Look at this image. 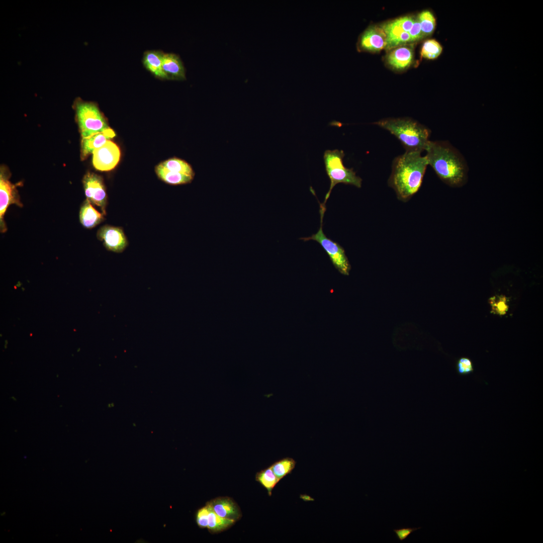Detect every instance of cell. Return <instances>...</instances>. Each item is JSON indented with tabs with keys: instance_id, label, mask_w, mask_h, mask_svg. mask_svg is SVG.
<instances>
[{
	"instance_id": "1",
	"label": "cell",
	"mask_w": 543,
	"mask_h": 543,
	"mask_svg": "<svg viewBox=\"0 0 543 543\" xmlns=\"http://www.w3.org/2000/svg\"><path fill=\"white\" fill-rule=\"evenodd\" d=\"M425 151L428 164L444 183L454 188L466 184L469 172L467 161L449 142L430 140Z\"/></svg>"
},
{
	"instance_id": "2",
	"label": "cell",
	"mask_w": 543,
	"mask_h": 543,
	"mask_svg": "<svg viewBox=\"0 0 543 543\" xmlns=\"http://www.w3.org/2000/svg\"><path fill=\"white\" fill-rule=\"evenodd\" d=\"M419 151H407L393 160L388 183L398 197L407 201L419 189L428 162Z\"/></svg>"
},
{
	"instance_id": "3",
	"label": "cell",
	"mask_w": 543,
	"mask_h": 543,
	"mask_svg": "<svg viewBox=\"0 0 543 543\" xmlns=\"http://www.w3.org/2000/svg\"><path fill=\"white\" fill-rule=\"evenodd\" d=\"M373 124L394 135L407 151L422 152L430 141L429 128L411 118H386Z\"/></svg>"
},
{
	"instance_id": "4",
	"label": "cell",
	"mask_w": 543,
	"mask_h": 543,
	"mask_svg": "<svg viewBox=\"0 0 543 543\" xmlns=\"http://www.w3.org/2000/svg\"><path fill=\"white\" fill-rule=\"evenodd\" d=\"M344 153L338 149L326 150L323 155L325 168L330 181V187L326 193L322 205L325 204L329 198L333 188L340 183L350 185L358 188L361 187L362 179L356 175L352 168H348L343 163Z\"/></svg>"
},
{
	"instance_id": "5",
	"label": "cell",
	"mask_w": 543,
	"mask_h": 543,
	"mask_svg": "<svg viewBox=\"0 0 543 543\" xmlns=\"http://www.w3.org/2000/svg\"><path fill=\"white\" fill-rule=\"evenodd\" d=\"M73 107L82 139L110 128L96 103L77 99Z\"/></svg>"
},
{
	"instance_id": "6",
	"label": "cell",
	"mask_w": 543,
	"mask_h": 543,
	"mask_svg": "<svg viewBox=\"0 0 543 543\" xmlns=\"http://www.w3.org/2000/svg\"><path fill=\"white\" fill-rule=\"evenodd\" d=\"M325 211V206L320 204V226L319 230L310 237H303L300 239L304 241L312 240L319 243L329 256L335 267L341 274L347 276L349 274L351 266L343 248L328 238L323 232V219Z\"/></svg>"
},
{
	"instance_id": "7",
	"label": "cell",
	"mask_w": 543,
	"mask_h": 543,
	"mask_svg": "<svg viewBox=\"0 0 543 543\" xmlns=\"http://www.w3.org/2000/svg\"><path fill=\"white\" fill-rule=\"evenodd\" d=\"M120 156L121 151L119 146L109 140L94 150L93 153V164L97 170L109 171L116 166Z\"/></svg>"
},
{
	"instance_id": "8",
	"label": "cell",
	"mask_w": 543,
	"mask_h": 543,
	"mask_svg": "<svg viewBox=\"0 0 543 543\" xmlns=\"http://www.w3.org/2000/svg\"><path fill=\"white\" fill-rule=\"evenodd\" d=\"M82 182L87 200L100 207L105 215L107 197L103 178L97 174L87 172Z\"/></svg>"
},
{
	"instance_id": "9",
	"label": "cell",
	"mask_w": 543,
	"mask_h": 543,
	"mask_svg": "<svg viewBox=\"0 0 543 543\" xmlns=\"http://www.w3.org/2000/svg\"><path fill=\"white\" fill-rule=\"evenodd\" d=\"M97 237L103 241L107 249L115 252H122L128 245L124 231L120 227L104 226L98 230Z\"/></svg>"
},
{
	"instance_id": "10",
	"label": "cell",
	"mask_w": 543,
	"mask_h": 543,
	"mask_svg": "<svg viewBox=\"0 0 543 543\" xmlns=\"http://www.w3.org/2000/svg\"><path fill=\"white\" fill-rule=\"evenodd\" d=\"M386 37L380 27L369 26L360 35L357 42L359 50L378 52L385 47Z\"/></svg>"
},
{
	"instance_id": "11",
	"label": "cell",
	"mask_w": 543,
	"mask_h": 543,
	"mask_svg": "<svg viewBox=\"0 0 543 543\" xmlns=\"http://www.w3.org/2000/svg\"><path fill=\"white\" fill-rule=\"evenodd\" d=\"M22 206L18 198L16 187L1 172L0 177V221L1 231L5 232L6 225L4 217L8 207L12 204Z\"/></svg>"
},
{
	"instance_id": "12",
	"label": "cell",
	"mask_w": 543,
	"mask_h": 543,
	"mask_svg": "<svg viewBox=\"0 0 543 543\" xmlns=\"http://www.w3.org/2000/svg\"><path fill=\"white\" fill-rule=\"evenodd\" d=\"M206 504L221 517L235 521L241 517L242 514L239 507L229 497H217L208 502Z\"/></svg>"
},
{
	"instance_id": "13",
	"label": "cell",
	"mask_w": 543,
	"mask_h": 543,
	"mask_svg": "<svg viewBox=\"0 0 543 543\" xmlns=\"http://www.w3.org/2000/svg\"><path fill=\"white\" fill-rule=\"evenodd\" d=\"M380 27L385 35V48L386 50L394 49L410 42L409 33L403 30L394 20L383 24Z\"/></svg>"
},
{
	"instance_id": "14",
	"label": "cell",
	"mask_w": 543,
	"mask_h": 543,
	"mask_svg": "<svg viewBox=\"0 0 543 543\" xmlns=\"http://www.w3.org/2000/svg\"><path fill=\"white\" fill-rule=\"evenodd\" d=\"M162 68L167 79L182 80L186 78L184 65L177 54L164 53Z\"/></svg>"
},
{
	"instance_id": "15",
	"label": "cell",
	"mask_w": 543,
	"mask_h": 543,
	"mask_svg": "<svg viewBox=\"0 0 543 543\" xmlns=\"http://www.w3.org/2000/svg\"><path fill=\"white\" fill-rule=\"evenodd\" d=\"M388 63L393 68L403 70L409 67L413 59V49L408 46L394 48L387 56Z\"/></svg>"
},
{
	"instance_id": "16",
	"label": "cell",
	"mask_w": 543,
	"mask_h": 543,
	"mask_svg": "<svg viewBox=\"0 0 543 543\" xmlns=\"http://www.w3.org/2000/svg\"><path fill=\"white\" fill-rule=\"evenodd\" d=\"M115 135L114 131L109 128L102 132L82 139L81 149L82 159H84L88 155L93 153L95 149L102 146L107 141L114 138Z\"/></svg>"
},
{
	"instance_id": "17",
	"label": "cell",
	"mask_w": 543,
	"mask_h": 543,
	"mask_svg": "<svg viewBox=\"0 0 543 543\" xmlns=\"http://www.w3.org/2000/svg\"><path fill=\"white\" fill-rule=\"evenodd\" d=\"M164 53L160 50H148L144 52L143 64L147 70L159 79H167L162 68Z\"/></svg>"
},
{
	"instance_id": "18",
	"label": "cell",
	"mask_w": 543,
	"mask_h": 543,
	"mask_svg": "<svg viewBox=\"0 0 543 543\" xmlns=\"http://www.w3.org/2000/svg\"><path fill=\"white\" fill-rule=\"evenodd\" d=\"M103 215L98 211L86 199L80 208L79 219L85 228L91 229L103 221Z\"/></svg>"
},
{
	"instance_id": "19",
	"label": "cell",
	"mask_w": 543,
	"mask_h": 543,
	"mask_svg": "<svg viewBox=\"0 0 543 543\" xmlns=\"http://www.w3.org/2000/svg\"><path fill=\"white\" fill-rule=\"evenodd\" d=\"M158 177L165 183L171 185H181L191 183L194 177L183 173L170 171L160 164L155 167Z\"/></svg>"
},
{
	"instance_id": "20",
	"label": "cell",
	"mask_w": 543,
	"mask_h": 543,
	"mask_svg": "<svg viewBox=\"0 0 543 543\" xmlns=\"http://www.w3.org/2000/svg\"><path fill=\"white\" fill-rule=\"evenodd\" d=\"M159 164L170 171L183 173L193 177L195 176V173L192 166L184 159L173 157L168 159Z\"/></svg>"
},
{
	"instance_id": "21",
	"label": "cell",
	"mask_w": 543,
	"mask_h": 543,
	"mask_svg": "<svg viewBox=\"0 0 543 543\" xmlns=\"http://www.w3.org/2000/svg\"><path fill=\"white\" fill-rule=\"evenodd\" d=\"M209 514L207 528L211 533H217L224 531L231 526L236 522L233 520L224 518L218 515L208 506Z\"/></svg>"
},
{
	"instance_id": "22",
	"label": "cell",
	"mask_w": 543,
	"mask_h": 543,
	"mask_svg": "<svg viewBox=\"0 0 543 543\" xmlns=\"http://www.w3.org/2000/svg\"><path fill=\"white\" fill-rule=\"evenodd\" d=\"M255 480L267 491L269 496L280 480L276 476L270 467L256 473Z\"/></svg>"
},
{
	"instance_id": "23",
	"label": "cell",
	"mask_w": 543,
	"mask_h": 543,
	"mask_svg": "<svg viewBox=\"0 0 543 543\" xmlns=\"http://www.w3.org/2000/svg\"><path fill=\"white\" fill-rule=\"evenodd\" d=\"M417 17L424 38L431 36L436 28V19L433 14L426 10L422 11Z\"/></svg>"
},
{
	"instance_id": "24",
	"label": "cell",
	"mask_w": 543,
	"mask_h": 543,
	"mask_svg": "<svg viewBox=\"0 0 543 543\" xmlns=\"http://www.w3.org/2000/svg\"><path fill=\"white\" fill-rule=\"evenodd\" d=\"M442 50V46L438 41L434 39H429L422 44L420 55L422 58L433 60L439 57Z\"/></svg>"
},
{
	"instance_id": "25",
	"label": "cell",
	"mask_w": 543,
	"mask_h": 543,
	"mask_svg": "<svg viewBox=\"0 0 543 543\" xmlns=\"http://www.w3.org/2000/svg\"><path fill=\"white\" fill-rule=\"evenodd\" d=\"M296 464L293 459L287 457L275 462L270 467L276 476L280 480L291 473Z\"/></svg>"
},
{
	"instance_id": "26",
	"label": "cell",
	"mask_w": 543,
	"mask_h": 543,
	"mask_svg": "<svg viewBox=\"0 0 543 543\" xmlns=\"http://www.w3.org/2000/svg\"><path fill=\"white\" fill-rule=\"evenodd\" d=\"M507 297L503 295H496L489 299V303L491 307V312L493 314L503 315L508 310Z\"/></svg>"
},
{
	"instance_id": "27",
	"label": "cell",
	"mask_w": 543,
	"mask_h": 543,
	"mask_svg": "<svg viewBox=\"0 0 543 543\" xmlns=\"http://www.w3.org/2000/svg\"><path fill=\"white\" fill-rule=\"evenodd\" d=\"M456 370L460 375H470L474 371L473 362L469 357H462L457 360Z\"/></svg>"
},
{
	"instance_id": "28",
	"label": "cell",
	"mask_w": 543,
	"mask_h": 543,
	"mask_svg": "<svg viewBox=\"0 0 543 543\" xmlns=\"http://www.w3.org/2000/svg\"><path fill=\"white\" fill-rule=\"evenodd\" d=\"M209 511L207 505L197 511L196 520L197 525L200 528H207L208 526Z\"/></svg>"
},
{
	"instance_id": "29",
	"label": "cell",
	"mask_w": 543,
	"mask_h": 543,
	"mask_svg": "<svg viewBox=\"0 0 543 543\" xmlns=\"http://www.w3.org/2000/svg\"><path fill=\"white\" fill-rule=\"evenodd\" d=\"M410 42H413L424 38L420 24L417 17L414 19V23L409 31Z\"/></svg>"
},
{
	"instance_id": "30",
	"label": "cell",
	"mask_w": 543,
	"mask_h": 543,
	"mask_svg": "<svg viewBox=\"0 0 543 543\" xmlns=\"http://www.w3.org/2000/svg\"><path fill=\"white\" fill-rule=\"evenodd\" d=\"M415 17L405 16L395 19L397 24L404 31L409 32L414 21Z\"/></svg>"
},
{
	"instance_id": "31",
	"label": "cell",
	"mask_w": 543,
	"mask_h": 543,
	"mask_svg": "<svg viewBox=\"0 0 543 543\" xmlns=\"http://www.w3.org/2000/svg\"><path fill=\"white\" fill-rule=\"evenodd\" d=\"M421 528L419 527H403L399 529H393L397 538L400 541L405 539L412 532Z\"/></svg>"
}]
</instances>
